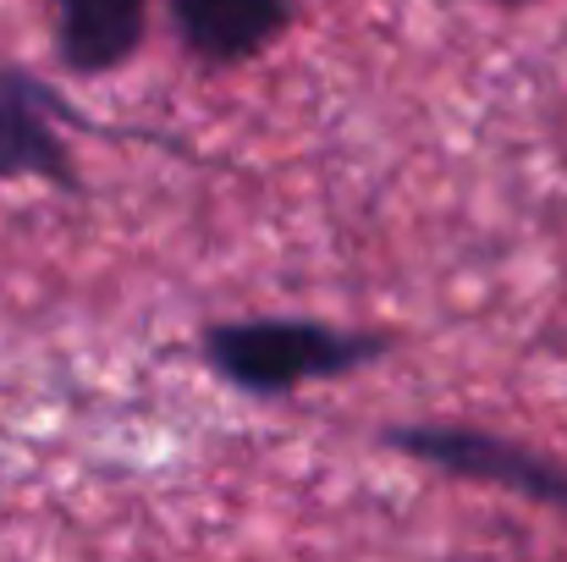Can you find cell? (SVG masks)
Instances as JSON below:
<instances>
[{
	"label": "cell",
	"instance_id": "obj_1",
	"mask_svg": "<svg viewBox=\"0 0 567 562\" xmlns=\"http://www.w3.org/2000/svg\"><path fill=\"white\" fill-rule=\"evenodd\" d=\"M391 343L375 331H337L320 320H237L204 337V359L220 380L254 397H281L309 380L364 370Z\"/></svg>",
	"mask_w": 567,
	"mask_h": 562
},
{
	"label": "cell",
	"instance_id": "obj_2",
	"mask_svg": "<svg viewBox=\"0 0 567 562\" xmlns=\"http://www.w3.org/2000/svg\"><path fill=\"white\" fill-rule=\"evenodd\" d=\"M385 441L419 463H435L446 474L480 480V486H502L513 497L546 502L567 513V463H551L518 441H502L491 430H446V425H396L385 430Z\"/></svg>",
	"mask_w": 567,
	"mask_h": 562
},
{
	"label": "cell",
	"instance_id": "obj_3",
	"mask_svg": "<svg viewBox=\"0 0 567 562\" xmlns=\"http://www.w3.org/2000/svg\"><path fill=\"white\" fill-rule=\"evenodd\" d=\"M55 116L72 122L66 100L28 72L0 67V183H50L78 187L72 150L55 133Z\"/></svg>",
	"mask_w": 567,
	"mask_h": 562
},
{
	"label": "cell",
	"instance_id": "obj_4",
	"mask_svg": "<svg viewBox=\"0 0 567 562\" xmlns=\"http://www.w3.org/2000/svg\"><path fill=\"white\" fill-rule=\"evenodd\" d=\"M172 22L204 67H243L292 28V0H172Z\"/></svg>",
	"mask_w": 567,
	"mask_h": 562
},
{
	"label": "cell",
	"instance_id": "obj_5",
	"mask_svg": "<svg viewBox=\"0 0 567 562\" xmlns=\"http://www.w3.org/2000/svg\"><path fill=\"white\" fill-rule=\"evenodd\" d=\"M55 55L72 78H105L138 55L150 0H50Z\"/></svg>",
	"mask_w": 567,
	"mask_h": 562
},
{
	"label": "cell",
	"instance_id": "obj_6",
	"mask_svg": "<svg viewBox=\"0 0 567 562\" xmlns=\"http://www.w3.org/2000/svg\"><path fill=\"white\" fill-rule=\"evenodd\" d=\"M496 6H535V0H496Z\"/></svg>",
	"mask_w": 567,
	"mask_h": 562
}]
</instances>
